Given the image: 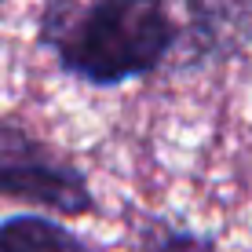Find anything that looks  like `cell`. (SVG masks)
Here are the masks:
<instances>
[{"instance_id": "obj_1", "label": "cell", "mask_w": 252, "mask_h": 252, "mask_svg": "<svg viewBox=\"0 0 252 252\" xmlns=\"http://www.w3.org/2000/svg\"><path fill=\"white\" fill-rule=\"evenodd\" d=\"M37 37L63 73L117 88L172 63L179 15L176 0H48Z\"/></svg>"}, {"instance_id": "obj_2", "label": "cell", "mask_w": 252, "mask_h": 252, "mask_svg": "<svg viewBox=\"0 0 252 252\" xmlns=\"http://www.w3.org/2000/svg\"><path fill=\"white\" fill-rule=\"evenodd\" d=\"M0 197L55 216L95 212V194L84 172L30 128L0 121Z\"/></svg>"}, {"instance_id": "obj_3", "label": "cell", "mask_w": 252, "mask_h": 252, "mask_svg": "<svg viewBox=\"0 0 252 252\" xmlns=\"http://www.w3.org/2000/svg\"><path fill=\"white\" fill-rule=\"evenodd\" d=\"M179 44L168 66L201 69L252 44V0H176Z\"/></svg>"}, {"instance_id": "obj_4", "label": "cell", "mask_w": 252, "mask_h": 252, "mask_svg": "<svg viewBox=\"0 0 252 252\" xmlns=\"http://www.w3.org/2000/svg\"><path fill=\"white\" fill-rule=\"evenodd\" d=\"M0 252H92L81 234L48 216H11L0 223Z\"/></svg>"}, {"instance_id": "obj_5", "label": "cell", "mask_w": 252, "mask_h": 252, "mask_svg": "<svg viewBox=\"0 0 252 252\" xmlns=\"http://www.w3.org/2000/svg\"><path fill=\"white\" fill-rule=\"evenodd\" d=\"M128 252H216V238L179 227L164 216H143L132 230Z\"/></svg>"}]
</instances>
